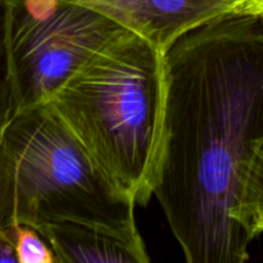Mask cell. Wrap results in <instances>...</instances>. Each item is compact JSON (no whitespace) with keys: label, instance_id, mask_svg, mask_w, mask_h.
<instances>
[{"label":"cell","instance_id":"obj_12","mask_svg":"<svg viewBox=\"0 0 263 263\" xmlns=\"http://www.w3.org/2000/svg\"><path fill=\"white\" fill-rule=\"evenodd\" d=\"M246 2H247V0H246ZM246 2H244V3H246ZM244 3H243V4H244ZM243 4H241V5H243Z\"/></svg>","mask_w":263,"mask_h":263},{"label":"cell","instance_id":"obj_9","mask_svg":"<svg viewBox=\"0 0 263 263\" xmlns=\"http://www.w3.org/2000/svg\"><path fill=\"white\" fill-rule=\"evenodd\" d=\"M15 112L14 97L10 84L9 67H8L7 49L3 27V0H0V144L10 118Z\"/></svg>","mask_w":263,"mask_h":263},{"label":"cell","instance_id":"obj_1","mask_svg":"<svg viewBox=\"0 0 263 263\" xmlns=\"http://www.w3.org/2000/svg\"><path fill=\"white\" fill-rule=\"evenodd\" d=\"M164 103L153 195L189 263H244L238 213L263 140V18L231 12L163 53Z\"/></svg>","mask_w":263,"mask_h":263},{"label":"cell","instance_id":"obj_11","mask_svg":"<svg viewBox=\"0 0 263 263\" xmlns=\"http://www.w3.org/2000/svg\"><path fill=\"white\" fill-rule=\"evenodd\" d=\"M238 12L249 13V14L261 15L263 18V0H247Z\"/></svg>","mask_w":263,"mask_h":263},{"label":"cell","instance_id":"obj_5","mask_svg":"<svg viewBox=\"0 0 263 263\" xmlns=\"http://www.w3.org/2000/svg\"><path fill=\"white\" fill-rule=\"evenodd\" d=\"M109 18L166 51L187 31L231 12L246 0H64Z\"/></svg>","mask_w":263,"mask_h":263},{"label":"cell","instance_id":"obj_2","mask_svg":"<svg viewBox=\"0 0 263 263\" xmlns=\"http://www.w3.org/2000/svg\"><path fill=\"white\" fill-rule=\"evenodd\" d=\"M163 50L128 32L98 51L46 104L135 200L153 197L164 103Z\"/></svg>","mask_w":263,"mask_h":263},{"label":"cell","instance_id":"obj_7","mask_svg":"<svg viewBox=\"0 0 263 263\" xmlns=\"http://www.w3.org/2000/svg\"><path fill=\"white\" fill-rule=\"evenodd\" d=\"M238 221L252 239L263 234V140L254 153L247 174Z\"/></svg>","mask_w":263,"mask_h":263},{"label":"cell","instance_id":"obj_4","mask_svg":"<svg viewBox=\"0 0 263 263\" xmlns=\"http://www.w3.org/2000/svg\"><path fill=\"white\" fill-rule=\"evenodd\" d=\"M3 27L15 112L45 104L98 51L128 32L64 0H3Z\"/></svg>","mask_w":263,"mask_h":263},{"label":"cell","instance_id":"obj_6","mask_svg":"<svg viewBox=\"0 0 263 263\" xmlns=\"http://www.w3.org/2000/svg\"><path fill=\"white\" fill-rule=\"evenodd\" d=\"M58 263H146L145 249L136 248L94 226L61 222L37 230Z\"/></svg>","mask_w":263,"mask_h":263},{"label":"cell","instance_id":"obj_8","mask_svg":"<svg viewBox=\"0 0 263 263\" xmlns=\"http://www.w3.org/2000/svg\"><path fill=\"white\" fill-rule=\"evenodd\" d=\"M18 263H58L53 249L36 229L27 225L12 226Z\"/></svg>","mask_w":263,"mask_h":263},{"label":"cell","instance_id":"obj_10","mask_svg":"<svg viewBox=\"0 0 263 263\" xmlns=\"http://www.w3.org/2000/svg\"><path fill=\"white\" fill-rule=\"evenodd\" d=\"M0 263H18L12 228L0 230Z\"/></svg>","mask_w":263,"mask_h":263},{"label":"cell","instance_id":"obj_3","mask_svg":"<svg viewBox=\"0 0 263 263\" xmlns=\"http://www.w3.org/2000/svg\"><path fill=\"white\" fill-rule=\"evenodd\" d=\"M135 205L46 103L13 115L0 144V230L76 222L145 249Z\"/></svg>","mask_w":263,"mask_h":263}]
</instances>
